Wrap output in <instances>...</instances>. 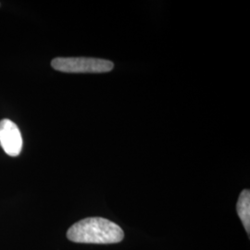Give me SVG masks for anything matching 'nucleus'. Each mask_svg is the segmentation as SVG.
Wrapping results in <instances>:
<instances>
[{"label":"nucleus","instance_id":"obj_3","mask_svg":"<svg viewBox=\"0 0 250 250\" xmlns=\"http://www.w3.org/2000/svg\"><path fill=\"white\" fill-rule=\"evenodd\" d=\"M0 145L10 157H17L22 148L21 131L15 123L8 119L0 122Z\"/></svg>","mask_w":250,"mask_h":250},{"label":"nucleus","instance_id":"obj_4","mask_svg":"<svg viewBox=\"0 0 250 250\" xmlns=\"http://www.w3.org/2000/svg\"><path fill=\"white\" fill-rule=\"evenodd\" d=\"M237 214L241 220L247 232L250 233V192L249 189L242 191L237 205H236Z\"/></svg>","mask_w":250,"mask_h":250},{"label":"nucleus","instance_id":"obj_1","mask_svg":"<svg viewBox=\"0 0 250 250\" xmlns=\"http://www.w3.org/2000/svg\"><path fill=\"white\" fill-rule=\"evenodd\" d=\"M69 240L82 244H116L125 237V232L118 224L100 217L81 220L67 232Z\"/></svg>","mask_w":250,"mask_h":250},{"label":"nucleus","instance_id":"obj_2","mask_svg":"<svg viewBox=\"0 0 250 250\" xmlns=\"http://www.w3.org/2000/svg\"><path fill=\"white\" fill-rule=\"evenodd\" d=\"M51 66L66 73H105L114 69L112 62L95 58H56Z\"/></svg>","mask_w":250,"mask_h":250}]
</instances>
